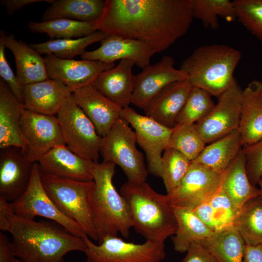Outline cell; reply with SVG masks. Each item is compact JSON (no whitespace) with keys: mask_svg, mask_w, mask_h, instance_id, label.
<instances>
[{"mask_svg":"<svg viewBox=\"0 0 262 262\" xmlns=\"http://www.w3.org/2000/svg\"><path fill=\"white\" fill-rule=\"evenodd\" d=\"M192 0H105L95 30L137 40L155 53L168 49L189 30Z\"/></svg>","mask_w":262,"mask_h":262,"instance_id":"6da1fadb","label":"cell"},{"mask_svg":"<svg viewBox=\"0 0 262 262\" xmlns=\"http://www.w3.org/2000/svg\"><path fill=\"white\" fill-rule=\"evenodd\" d=\"M9 231L16 256L21 262H64L72 251L84 252L86 244L52 220H30L15 215Z\"/></svg>","mask_w":262,"mask_h":262,"instance_id":"7a4b0ae2","label":"cell"},{"mask_svg":"<svg viewBox=\"0 0 262 262\" xmlns=\"http://www.w3.org/2000/svg\"><path fill=\"white\" fill-rule=\"evenodd\" d=\"M120 193L129 206L132 227L146 240L164 243L175 233L176 219L167 194L156 192L146 181H128Z\"/></svg>","mask_w":262,"mask_h":262,"instance_id":"3957f363","label":"cell"},{"mask_svg":"<svg viewBox=\"0 0 262 262\" xmlns=\"http://www.w3.org/2000/svg\"><path fill=\"white\" fill-rule=\"evenodd\" d=\"M241 58V52L230 46L206 45L195 49L180 69L192 87L218 97L236 81L233 74Z\"/></svg>","mask_w":262,"mask_h":262,"instance_id":"277c9868","label":"cell"},{"mask_svg":"<svg viewBox=\"0 0 262 262\" xmlns=\"http://www.w3.org/2000/svg\"><path fill=\"white\" fill-rule=\"evenodd\" d=\"M115 165L103 161L96 163L94 169L95 187L91 215L98 243L108 236H117L118 233L127 238L132 228L129 206L113 182Z\"/></svg>","mask_w":262,"mask_h":262,"instance_id":"5b68a950","label":"cell"},{"mask_svg":"<svg viewBox=\"0 0 262 262\" xmlns=\"http://www.w3.org/2000/svg\"><path fill=\"white\" fill-rule=\"evenodd\" d=\"M43 186L58 209L76 222L84 233L98 241L91 215L94 180L82 181L59 178L40 171Z\"/></svg>","mask_w":262,"mask_h":262,"instance_id":"8992f818","label":"cell"},{"mask_svg":"<svg viewBox=\"0 0 262 262\" xmlns=\"http://www.w3.org/2000/svg\"><path fill=\"white\" fill-rule=\"evenodd\" d=\"M124 119L119 118L103 137L100 154L103 161L118 165L131 182L146 181L148 170L144 157L136 147L134 131Z\"/></svg>","mask_w":262,"mask_h":262,"instance_id":"52a82bcc","label":"cell"},{"mask_svg":"<svg viewBox=\"0 0 262 262\" xmlns=\"http://www.w3.org/2000/svg\"><path fill=\"white\" fill-rule=\"evenodd\" d=\"M58 119L65 145L76 154L98 162L103 138L75 102L72 94L59 111Z\"/></svg>","mask_w":262,"mask_h":262,"instance_id":"ba28073f","label":"cell"},{"mask_svg":"<svg viewBox=\"0 0 262 262\" xmlns=\"http://www.w3.org/2000/svg\"><path fill=\"white\" fill-rule=\"evenodd\" d=\"M82 238L87 262H162L165 257L164 242L146 240L136 244L108 236L96 245L86 234Z\"/></svg>","mask_w":262,"mask_h":262,"instance_id":"9c48e42d","label":"cell"},{"mask_svg":"<svg viewBox=\"0 0 262 262\" xmlns=\"http://www.w3.org/2000/svg\"><path fill=\"white\" fill-rule=\"evenodd\" d=\"M12 204L17 216L30 220H34L37 216L43 217L57 223L76 236L83 238L85 235L79 224L66 216L48 195L41 181L37 163L33 164L26 190Z\"/></svg>","mask_w":262,"mask_h":262,"instance_id":"30bf717a","label":"cell"},{"mask_svg":"<svg viewBox=\"0 0 262 262\" xmlns=\"http://www.w3.org/2000/svg\"><path fill=\"white\" fill-rule=\"evenodd\" d=\"M120 117L134 129L137 143L145 153L148 172L159 177L162 155L168 147L173 128L142 115L129 106L122 109Z\"/></svg>","mask_w":262,"mask_h":262,"instance_id":"8fae6325","label":"cell"},{"mask_svg":"<svg viewBox=\"0 0 262 262\" xmlns=\"http://www.w3.org/2000/svg\"><path fill=\"white\" fill-rule=\"evenodd\" d=\"M243 90L236 80L218 97L210 113L196 123L205 143H211L239 129Z\"/></svg>","mask_w":262,"mask_h":262,"instance_id":"7c38bea8","label":"cell"},{"mask_svg":"<svg viewBox=\"0 0 262 262\" xmlns=\"http://www.w3.org/2000/svg\"><path fill=\"white\" fill-rule=\"evenodd\" d=\"M220 174L197 163L192 162L179 186L167 194L174 208L193 210L215 194L221 187Z\"/></svg>","mask_w":262,"mask_h":262,"instance_id":"4fadbf2b","label":"cell"},{"mask_svg":"<svg viewBox=\"0 0 262 262\" xmlns=\"http://www.w3.org/2000/svg\"><path fill=\"white\" fill-rule=\"evenodd\" d=\"M20 128L27 144L26 155L33 163H37L53 147L65 145L56 116L38 114L25 109L21 118Z\"/></svg>","mask_w":262,"mask_h":262,"instance_id":"5bb4252c","label":"cell"},{"mask_svg":"<svg viewBox=\"0 0 262 262\" xmlns=\"http://www.w3.org/2000/svg\"><path fill=\"white\" fill-rule=\"evenodd\" d=\"M174 59L168 55L150 64L135 75L131 104L144 109L163 88L175 82L187 80L185 73L174 66Z\"/></svg>","mask_w":262,"mask_h":262,"instance_id":"9a60e30c","label":"cell"},{"mask_svg":"<svg viewBox=\"0 0 262 262\" xmlns=\"http://www.w3.org/2000/svg\"><path fill=\"white\" fill-rule=\"evenodd\" d=\"M44 58L49 78L62 82L72 92L92 84L100 73L115 66L114 63L63 59L53 55H47Z\"/></svg>","mask_w":262,"mask_h":262,"instance_id":"2e32d148","label":"cell"},{"mask_svg":"<svg viewBox=\"0 0 262 262\" xmlns=\"http://www.w3.org/2000/svg\"><path fill=\"white\" fill-rule=\"evenodd\" d=\"M33 164L19 148L1 149L0 196L11 203L19 198L29 185Z\"/></svg>","mask_w":262,"mask_h":262,"instance_id":"e0dca14e","label":"cell"},{"mask_svg":"<svg viewBox=\"0 0 262 262\" xmlns=\"http://www.w3.org/2000/svg\"><path fill=\"white\" fill-rule=\"evenodd\" d=\"M97 49L85 51L82 59L114 63L117 60H130L137 66L144 68L150 64L155 53L146 44L137 40L115 34H108L100 42Z\"/></svg>","mask_w":262,"mask_h":262,"instance_id":"ac0fdd59","label":"cell"},{"mask_svg":"<svg viewBox=\"0 0 262 262\" xmlns=\"http://www.w3.org/2000/svg\"><path fill=\"white\" fill-rule=\"evenodd\" d=\"M96 163L76 154L65 145L53 147L37 162L44 174L82 181L93 180Z\"/></svg>","mask_w":262,"mask_h":262,"instance_id":"d6986e66","label":"cell"},{"mask_svg":"<svg viewBox=\"0 0 262 262\" xmlns=\"http://www.w3.org/2000/svg\"><path fill=\"white\" fill-rule=\"evenodd\" d=\"M72 96L102 138L120 118L122 108L102 95L92 84L75 90Z\"/></svg>","mask_w":262,"mask_h":262,"instance_id":"ffe728a7","label":"cell"},{"mask_svg":"<svg viewBox=\"0 0 262 262\" xmlns=\"http://www.w3.org/2000/svg\"><path fill=\"white\" fill-rule=\"evenodd\" d=\"M72 93L62 82L49 79L24 85L23 104L26 110L56 116Z\"/></svg>","mask_w":262,"mask_h":262,"instance_id":"44dd1931","label":"cell"},{"mask_svg":"<svg viewBox=\"0 0 262 262\" xmlns=\"http://www.w3.org/2000/svg\"><path fill=\"white\" fill-rule=\"evenodd\" d=\"M192 88L187 80L171 83L150 101L144 109L145 115L173 128Z\"/></svg>","mask_w":262,"mask_h":262,"instance_id":"7402d4cb","label":"cell"},{"mask_svg":"<svg viewBox=\"0 0 262 262\" xmlns=\"http://www.w3.org/2000/svg\"><path fill=\"white\" fill-rule=\"evenodd\" d=\"M23 104L13 93L7 83L0 80V148L14 147L26 154V142L23 136L20 121Z\"/></svg>","mask_w":262,"mask_h":262,"instance_id":"603a6c76","label":"cell"},{"mask_svg":"<svg viewBox=\"0 0 262 262\" xmlns=\"http://www.w3.org/2000/svg\"><path fill=\"white\" fill-rule=\"evenodd\" d=\"M134 63L122 60L117 65L100 73L93 85L111 101L124 108L131 103L135 75L132 67Z\"/></svg>","mask_w":262,"mask_h":262,"instance_id":"cb8c5ba5","label":"cell"},{"mask_svg":"<svg viewBox=\"0 0 262 262\" xmlns=\"http://www.w3.org/2000/svg\"><path fill=\"white\" fill-rule=\"evenodd\" d=\"M0 42L13 54L16 77L23 86L49 79L44 58L29 44L1 30Z\"/></svg>","mask_w":262,"mask_h":262,"instance_id":"d4e9b609","label":"cell"},{"mask_svg":"<svg viewBox=\"0 0 262 262\" xmlns=\"http://www.w3.org/2000/svg\"><path fill=\"white\" fill-rule=\"evenodd\" d=\"M239 131L242 147L262 138V82L254 80L243 90Z\"/></svg>","mask_w":262,"mask_h":262,"instance_id":"484cf974","label":"cell"},{"mask_svg":"<svg viewBox=\"0 0 262 262\" xmlns=\"http://www.w3.org/2000/svg\"><path fill=\"white\" fill-rule=\"evenodd\" d=\"M221 188L240 210L248 200L260 196L259 188L253 185L248 179L242 148L224 173Z\"/></svg>","mask_w":262,"mask_h":262,"instance_id":"4316f807","label":"cell"},{"mask_svg":"<svg viewBox=\"0 0 262 262\" xmlns=\"http://www.w3.org/2000/svg\"><path fill=\"white\" fill-rule=\"evenodd\" d=\"M242 148L241 136L237 129L206 146L192 162L223 174Z\"/></svg>","mask_w":262,"mask_h":262,"instance_id":"83f0119b","label":"cell"},{"mask_svg":"<svg viewBox=\"0 0 262 262\" xmlns=\"http://www.w3.org/2000/svg\"><path fill=\"white\" fill-rule=\"evenodd\" d=\"M192 210L213 232L234 226L241 211L221 187L206 201Z\"/></svg>","mask_w":262,"mask_h":262,"instance_id":"f1b7e54d","label":"cell"},{"mask_svg":"<svg viewBox=\"0 0 262 262\" xmlns=\"http://www.w3.org/2000/svg\"><path fill=\"white\" fill-rule=\"evenodd\" d=\"M50 4L42 16V21L67 19L94 22L101 16L104 7L102 0H49Z\"/></svg>","mask_w":262,"mask_h":262,"instance_id":"f546056e","label":"cell"},{"mask_svg":"<svg viewBox=\"0 0 262 262\" xmlns=\"http://www.w3.org/2000/svg\"><path fill=\"white\" fill-rule=\"evenodd\" d=\"M173 208L177 229L172 237V242L177 252H186L193 243L201 242L213 233V232L192 210L183 208Z\"/></svg>","mask_w":262,"mask_h":262,"instance_id":"4dcf8cb0","label":"cell"},{"mask_svg":"<svg viewBox=\"0 0 262 262\" xmlns=\"http://www.w3.org/2000/svg\"><path fill=\"white\" fill-rule=\"evenodd\" d=\"M200 243L217 262H243L246 244L234 226L213 232Z\"/></svg>","mask_w":262,"mask_h":262,"instance_id":"1f68e13d","label":"cell"},{"mask_svg":"<svg viewBox=\"0 0 262 262\" xmlns=\"http://www.w3.org/2000/svg\"><path fill=\"white\" fill-rule=\"evenodd\" d=\"M107 35L104 32L97 31L81 38L50 39L45 42L30 44L29 45L41 55H53L60 59H72L75 56L84 53L88 46L100 42Z\"/></svg>","mask_w":262,"mask_h":262,"instance_id":"d6a6232c","label":"cell"},{"mask_svg":"<svg viewBox=\"0 0 262 262\" xmlns=\"http://www.w3.org/2000/svg\"><path fill=\"white\" fill-rule=\"evenodd\" d=\"M234 227L246 245L262 246V198L260 196L245 203Z\"/></svg>","mask_w":262,"mask_h":262,"instance_id":"836d02e7","label":"cell"},{"mask_svg":"<svg viewBox=\"0 0 262 262\" xmlns=\"http://www.w3.org/2000/svg\"><path fill=\"white\" fill-rule=\"evenodd\" d=\"M28 27L32 32L45 33L51 39L81 38L96 31L93 22L63 18L47 21L30 22Z\"/></svg>","mask_w":262,"mask_h":262,"instance_id":"e575fe53","label":"cell"},{"mask_svg":"<svg viewBox=\"0 0 262 262\" xmlns=\"http://www.w3.org/2000/svg\"><path fill=\"white\" fill-rule=\"evenodd\" d=\"M192 14L205 28L212 30L218 28L219 17L228 22L237 19L234 4L229 0H192Z\"/></svg>","mask_w":262,"mask_h":262,"instance_id":"d590c367","label":"cell"},{"mask_svg":"<svg viewBox=\"0 0 262 262\" xmlns=\"http://www.w3.org/2000/svg\"><path fill=\"white\" fill-rule=\"evenodd\" d=\"M205 145L196 123L178 124L172 129L167 148L178 150L192 162Z\"/></svg>","mask_w":262,"mask_h":262,"instance_id":"8d00e7d4","label":"cell"},{"mask_svg":"<svg viewBox=\"0 0 262 262\" xmlns=\"http://www.w3.org/2000/svg\"><path fill=\"white\" fill-rule=\"evenodd\" d=\"M191 161L178 150L167 148L161 160L160 176L167 194L172 193L180 185L188 171Z\"/></svg>","mask_w":262,"mask_h":262,"instance_id":"74e56055","label":"cell"},{"mask_svg":"<svg viewBox=\"0 0 262 262\" xmlns=\"http://www.w3.org/2000/svg\"><path fill=\"white\" fill-rule=\"evenodd\" d=\"M215 105L208 92L201 88L193 87L177 119L176 125L199 122L210 113Z\"/></svg>","mask_w":262,"mask_h":262,"instance_id":"f35d334b","label":"cell"},{"mask_svg":"<svg viewBox=\"0 0 262 262\" xmlns=\"http://www.w3.org/2000/svg\"><path fill=\"white\" fill-rule=\"evenodd\" d=\"M237 19L262 42V0H234Z\"/></svg>","mask_w":262,"mask_h":262,"instance_id":"ab89813d","label":"cell"},{"mask_svg":"<svg viewBox=\"0 0 262 262\" xmlns=\"http://www.w3.org/2000/svg\"><path fill=\"white\" fill-rule=\"evenodd\" d=\"M246 157L247 174L251 183L256 186L262 175V138L242 147Z\"/></svg>","mask_w":262,"mask_h":262,"instance_id":"60d3db41","label":"cell"},{"mask_svg":"<svg viewBox=\"0 0 262 262\" xmlns=\"http://www.w3.org/2000/svg\"><path fill=\"white\" fill-rule=\"evenodd\" d=\"M5 49L4 44L0 42V76L17 99L23 104V86L20 84L16 76L15 75L7 61L5 54Z\"/></svg>","mask_w":262,"mask_h":262,"instance_id":"b9f144b4","label":"cell"},{"mask_svg":"<svg viewBox=\"0 0 262 262\" xmlns=\"http://www.w3.org/2000/svg\"><path fill=\"white\" fill-rule=\"evenodd\" d=\"M181 262H217L210 252L198 242L193 243Z\"/></svg>","mask_w":262,"mask_h":262,"instance_id":"7bdbcfd3","label":"cell"},{"mask_svg":"<svg viewBox=\"0 0 262 262\" xmlns=\"http://www.w3.org/2000/svg\"><path fill=\"white\" fill-rule=\"evenodd\" d=\"M15 214L11 202L0 196V229L8 231L11 218Z\"/></svg>","mask_w":262,"mask_h":262,"instance_id":"ee69618b","label":"cell"},{"mask_svg":"<svg viewBox=\"0 0 262 262\" xmlns=\"http://www.w3.org/2000/svg\"><path fill=\"white\" fill-rule=\"evenodd\" d=\"M12 242L3 232H0V262H14L16 258Z\"/></svg>","mask_w":262,"mask_h":262,"instance_id":"f6af8a7d","label":"cell"},{"mask_svg":"<svg viewBox=\"0 0 262 262\" xmlns=\"http://www.w3.org/2000/svg\"><path fill=\"white\" fill-rule=\"evenodd\" d=\"M42 1L48 3L49 0H0V3L5 7L8 15H11L27 5Z\"/></svg>","mask_w":262,"mask_h":262,"instance_id":"bcb514c9","label":"cell"},{"mask_svg":"<svg viewBox=\"0 0 262 262\" xmlns=\"http://www.w3.org/2000/svg\"><path fill=\"white\" fill-rule=\"evenodd\" d=\"M243 262H262V246L246 245Z\"/></svg>","mask_w":262,"mask_h":262,"instance_id":"7dc6e473","label":"cell"},{"mask_svg":"<svg viewBox=\"0 0 262 262\" xmlns=\"http://www.w3.org/2000/svg\"><path fill=\"white\" fill-rule=\"evenodd\" d=\"M258 184L259 185L260 196L262 198V175L259 180Z\"/></svg>","mask_w":262,"mask_h":262,"instance_id":"c3c4849f","label":"cell"},{"mask_svg":"<svg viewBox=\"0 0 262 262\" xmlns=\"http://www.w3.org/2000/svg\"><path fill=\"white\" fill-rule=\"evenodd\" d=\"M14 262H21L19 259L16 258Z\"/></svg>","mask_w":262,"mask_h":262,"instance_id":"681fc988","label":"cell"}]
</instances>
